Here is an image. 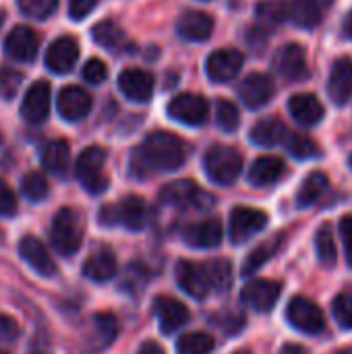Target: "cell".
Returning a JSON list of instances; mask_svg holds the SVG:
<instances>
[{"label":"cell","mask_w":352,"mask_h":354,"mask_svg":"<svg viewBox=\"0 0 352 354\" xmlns=\"http://www.w3.org/2000/svg\"><path fill=\"white\" fill-rule=\"evenodd\" d=\"M185 162L187 145L180 137L166 131H154L151 135H147L137 153L133 156V166L160 172H174Z\"/></svg>","instance_id":"1"},{"label":"cell","mask_w":352,"mask_h":354,"mask_svg":"<svg viewBox=\"0 0 352 354\" xmlns=\"http://www.w3.org/2000/svg\"><path fill=\"white\" fill-rule=\"evenodd\" d=\"M203 170L214 185L230 187L243 170V156L230 145H212L203 156Z\"/></svg>","instance_id":"2"},{"label":"cell","mask_w":352,"mask_h":354,"mask_svg":"<svg viewBox=\"0 0 352 354\" xmlns=\"http://www.w3.org/2000/svg\"><path fill=\"white\" fill-rule=\"evenodd\" d=\"M149 212L147 203L139 195H127L114 205H106L100 212V224L104 226H120L127 230H143L147 226Z\"/></svg>","instance_id":"3"},{"label":"cell","mask_w":352,"mask_h":354,"mask_svg":"<svg viewBox=\"0 0 352 354\" xmlns=\"http://www.w3.org/2000/svg\"><path fill=\"white\" fill-rule=\"evenodd\" d=\"M50 241L52 247L62 257H73L83 245V224L77 212L71 207H62L54 214L50 226Z\"/></svg>","instance_id":"4"},{"label":"cell","mask_w":352,"mask_h":354,"mask_svg":"<svg viewBox=\"0 0 352 354\" xmlns=\"http://www.w3.org/2000/svg\"><path fill=\"white\" fill-rule=\"evenodd\" d=\"M104 164H106V149L100 145L85 147L77 158L75 174H77L81 187L91 195L104 193L110 185V180L104 172Z\"/></svg>","instance_id":"5"},{"label":"cell","mask_w":352,"mask_h":354,"mask_svg":"<svg viewBox=\"0 0 352 354\" xmlns=\"http://www.w3.org/2000/svg\"><path fill=\"white\" fill-rule=\"evenodd\" d=\"M160 201L164 205L176 207V209H207L214 203V197L205 191H201L193 180H172L162 187Z\"/></svg>","instance_id":"6"},{"label":"cell","mask_w":352,"mask_h":354,"mask_svg":"<svg viewBox=\"0 0 352 354\" xmlns=\"http://www.w3.org/2000/svg\"><path fill=\"white\" fill-rule=\"evenodd\" d=\"M268 222H270V218L261 209L247 207V205L234 207L230 212V222H228V234H230L232 245H243V243L251 241L255 234L266 230Z\"/></svg>","instance_id":"7"},{"label":"cell","mask_w":352,"mask_h":354,"mask_svg":"<svg viewBox=\"0 0 352 354\" xmlns=\"http://www.w3.org/2000/svg\"><path fill=\"white\" fill-rule=\"evenodd\" d=\"M286 322L301 334L317 336L326 328V317L324 311L309 299L305 297H295L290 299L286 307Z\"/></svg>","instance_id":"8"},{"label":"cell","mask_w":352,"mask_h":354,"mask_svg":"<svg viewBox=\"0 0 352 354\" xmlns=\"http://www.w3.org/2000/svg\"><path fill=\"white\" fill-rule=\"evenodd\" d=\"M210 114V104L203 95L197 93H180L172 97L168 104V116L180 124L189 127H199L207 120Z\"/></svg>","instance_id":"9"},{"label":"cell","mask_w":352,"mask_h":354,"mask_svg":"<svg viewBox=\"0 0 352 354\" xmlns=\"http://www.w3.org/2000/svg\"><path fill=\"white\" fill-rule=\"evenodd\" d=\"M174 276H176L178 288L185 295H189L195 301L207 299V295L212 290V282H210V274H207L205 266H199V263L183 259V261L176 263Z\"/></svg>","instance_id":"10"},{"label":"cell","mask_w":352,"mask_h":354,"mask_svg":"<svg viewBox=\"0 0 352 354\" xmlns=\"http://www.w3.org/2000/svg\"><path fill=\"white\" fill-rule=\"evenodd\" d=\"M280 292L282 286L274 280H251L241 290V301L257 313H270L276 307Z\"/></svg>","instance_id":"11"},{"label":"cell","mask_w":352,"mask_h":354,"mask_svg":"<svg viewBox=\"0 0 352 354\" xmlns=\"http://www.w3.org/2000/svg\"><path fill=\"white\" fill-rule=\"evenodd\" d=\"M154 313L158 317L160 332L166 334V336L176 334L191 319V313H189L187 305H183L178 299H172V297H158L154 301Z\"/></svg>","instance_id":"12"},{"label":"cell","mask_w":352,"mask_h":354,"mask_svg":"<svg viewBox=\"0 0 352 354\" xmlns=\"http://www.w3.org/2000/svg\"><path fill=\"white\" fill-rule=\"evenodd\" d=\"M243 54L234 48H222V50H216L207 56V62H205V71H207V77L216 83H226V81H232L239 71L243 68Z\"/></svg>","instance_id":"13"},{"label":"cell","mask_w":352,"mask_h":354,"mask_svg":"<svg viewBox=\"0 0 352 354\" xmlns=\"http://www.w3.org/2000/svg\"><path fill=\"white\" fill-rule=\"evenodd\" d=\"M274 93H276V85L272 77L266 73H251L239 85V95L245 102V106L251 110L263 108L274 97Z\"/></svg>","instance_id":"14"},{"label":"cell","mask_w":352,"mask_h":354,"mask_svg":"<svg viewBox=\"0 0 352 354\" xmlns=\"http://www.w3.org/2000/svg\"><path fill=\"white\" fill-rule=\"evenodd\" d=\"M274 68L288 81H299L307 77V54L299 44H286L274 54Z\"/></svg>","instance_id":"15"},{"label":"cell","mask_w":352,"mask_h":354,"mask_svg":"<svg viewBox=\"0 0 352 354\" xmlns=\"http://www.w3.org/2000/svg\"><path fill=\"white\" fill-rule=\"evenodd\" d=\"M39 50V37L31 27L17 25L4 39V52L19 60V62H31L37 56Z\"/></svg>","instance_id":"16"},{"label":"cell","mask_w":352,"mask_h":354,"mask_svg":"<svg viewBox=\"0 0 352 354\" xmlns=\"http://www.w3.org/2000/svg\"><path fill=\"white\" fill-rule=\"evenodd\" d=\"M77 58H79V44L71 35H60L50 44L46 52V64L56 75L68 73L77 64Z\"/></svg>","instance_id":"17"},{"label":"cell","mask_w":352,"mask_h":354,"mask_svg":"<svg viewBox=\"0 0 352 354\" xmlns=\"http://www.w3.org/2000/svg\"><path fill=\"white\" fill-rule=\"evenodd\" d=\"M50 112V85L46 81H35L23 102H21V116L31 122V124H39L48 118Z\"/></svg>","instance_id":"18"},{"label":"cell","mask_w":352,"mask_h":354,"mask_svg":"<svg viewBox=\"0 0 352 354\" xmlns=\"http://www.w3.org/2000/svg\"><path fill=\"white\" fill-rule=\"evenodd\" d=\"M56 108H58V114L64 120L77 122V120H81V118H85L89 114V110H91V95L85 89H81V87L68 85V87H64L58 93Z\"/></svg>","instance_id":"19"},{"label":"cell","mask_w":352,"mask_h":354,"mask_svg":"<svg viewBox=\"0 0 352 354\" xmlns=\"http://www.w3.org/2000/svg\"><path fill=\"white\" fill-rule=\"evenodd\" d=\"M118 89L133 102H147L154 93V77L143 68H124L118 75Z\"/></svg>","instance_id":"20"},{"label":"cell","mask_w":352,"mask_h":354,"mask_svg":"<svg viewBox=\"0 0 352 354\" xmlns=\"http://www.w3.org/2000/svg\"><path fill=\"white\" fill-rule=\"evenodd\" d=\"M19 255H21V259H23L35 274H39V276H44V278H50V276L56 274V263H54V259L50 257L48 249H46L35 236H25V239H21V243H19Z\"/></svg>","instance_id":"21"},{"label":"cell","mask_w":352,"mask_h":354,"mask_svg":"<svg viewBox=\"0 0 352 354\" xmlns=\"http://www.w3.org/2000/svg\"><path fill=\"white\" fill-rule=\"evenodd\" d=\"M185 243L193 249H216L222 243V224L216 218H207L185 228Z\"/></svg>","instance_id":"22"},{"label":"cell","mask_w":352,"mask_h":354,"mask_svg":"<svg viewBox=\"0 0 352 354\" xmlns=\"http://www.w3.org/2000/svg\"><path fill=\"white\" fill-rule=\"evenodd\" d=\"M214 31V19L203 10H187L176 23V33L187 41H205Z\"/></svg>","instance_id":"23"},{"label":"cell","mask_w":352,"mask_h":354,"mask_svg":"<svg viewBox=\"0 0 352 354\" xmlns=\"http://www.w3.org/2000/svg\"><path fill=\"white\" fill-rule=\"evenodd\" d=\"M328 93L334 104L344 106L352 97V60L351 58H338L330 71L328 79Z\"/></svg>","instance_id":"24"},{"label":"cell","mask_w":352,"mask_h":354,"mask_svg":"<svg viewBox=\"0 0 352 354\" xmlns=\"http://www.w3.org/2000/svg\"><path fill=\"white\" fill-rule=\"evenodd\" d=\"M288 110H290V116L303 127L319 124L324 114H326L324 104L313 93H297V95H293L290 102H288Z\"/></svg>","instance_id":"25"},{"label":"cell","mask_w":352,"mask_h":354,"mask_svg":"<svg viewBox=\"0 0 352 354\" xmlns=\"http://www.w3.org/2000/svg\"><path fill=\"white\" fill-rule=\"evenodd\" d=\"M284 170H286L284 160H280L276 156H263V158H257L251 164L247 180H249V185H253L257 189L272 187V185H276L282 178Z\"/></svg>","instance_id":"26"},{"label":"cell","mask_w":352,"mask_h":354,"mask_svg":"<svg viewBox=\"0 0 352 354\" xmlns=\"http://www.w3.org/2000/svg\"><path fill=\"white\" fill-rule=\"evenodd\" d=\"M116 257L110 249H98L83 263V276L91 282H108L116 276Z\"/></svg>","instance_id":"27"},{"label":"cell","mask_w":352,"mask_h":354,"mask_svg":"<svg viewBox=\"0 0 352 354\" xmlns=\"http://www.w3.org/2000/svg\"><path fill=\"white\" fill-rule=\"evenodd\" d=\"M91 326H93V334L89 338L87 351L89 353H100V351L108 348L114 342V338L118 334V322L110 313H95L93 319H91Z\"/></svg>","instance_id":"28"},{"label":"cell","mask_w":352,"mask_h":354,"mask_svg":"<svg viewBox=\"0 0 352 354\" xmlns=\"http://www.w3.org/2000/svg\"><path fill=\"white\" fill-rule=\"evenodd\" d=\"M41 166L52 174H64L71 162V147L64 139H52L48 141L39 151Z\"/></svg>","instance_id":"29"},{"label":"cell","mask_w":352,"mask_h":354,"mask_svg":"<svg viewBox=\"0 0 352 354\" xmlns=\"http://www.w3.org/2000/svg\"><path fill=\"white\" fill-rule=\"evenodd\" d=\"M286 135H288V131H286L282 120H278V118H263V120H259L251 129L249 139L255 145H259V147H274V145L284 143Z\"/></svg>","instance_id":"30"},{"label":"cell","mask_w":352,"mask_h":354,"mask_svg":"<svg viewBox=\"0 0 352 354\" xmlns=\"http://www.w3.org/2000/svg\"><path fill=\"white\" fill-rule=\"evenodd\" d=\"M288 19L301 29H313L322 21V6L315 0H293L288 4Z\"/></svg>","instance_id":"31"},{"label":"cell","mask_w":352,"mask_h":354,"mask_svg":"<svg viewBox=\"0 0 352 354\" xmlns=\"http://www.w3.org/2000/svg\"><path fill=\"white\" fill-rule=\"evenodd\" d=\"M328 187H330V178H328L326 172H319V170L311 172V174L303 180V185L299 187L297 205H299V207H311V205L328 191Z\"/></svg>","instance_id":"32"},{"label":"cell","mask_w":352,"mask_h":354,"mask_svg":"<svg viewBox=\"0 0 352 354\" xmlns=\"http://www.w3.org/2000/svg\"><path fill=\"white\" fill-rule=\"evenodd\" d=\"M91 37L98 46L110 50V52H118L127 46V37L124 31L114 23V21H100L93 29H91Z\"/></svg>","instance_id":"33"},{"label":"cell","mask_w":352,"mask_h":354,"mask_svg":"<svg viewBox=\"0 0 352 354\" xmlns=\"http://www.w3.org/2000/svg\"><path fill=\"white\" fill-rule=\"evenodd\" d=\"M280 247H282V236H274L272 241H266L259 247H255L243 263V276H251L259 268H263L278 253Z\"/></svg>","instance_id":"34"},{"label":"cell","mask_w":352,"mask_h":354,"mask_svg":"<svg viewBox=\"0 0 352 354\" xmlns=\"http://www.w3.org/2000/svg\"><path fill=\"white\" fill-rule=\"evenodd\" d=\"M214 348L216 340L201 332H191L176 340V354H212Z\"/></svg>","instance_id":"35"},{"label":"cell","mask_w":352,"mask_h":354,"mask_svg":"<svg viewBox=\"0 0 352 354\" xmlns=\"http://www.w3.org/2000/svg\"><path fill=\"white\" fill-rule=\"evenodd\" d=\"M315 251H317V259L324 268H332L336 266V243H334V232L330 224H322V228L315 234Z\"/></svg>","instance_id":"36"},{"label":"cell","mask_w":352,"mask_h":354,"mask_svg":"<svg viewBox=\"0 0 352 354\" xmlns=\"http://www.w3.org/2000/svg\"><path fill=\"white\" fill-rule=\"evenodd\" d=\"M207 274H210V282L212 288H216L218 292H228V288L232 286V266L226 259H214L205 266Z\"/></svg>","instance_id":"37"},{"label":"cell","mask_w":352,"mask_h":354,"mask_svg":"<svg viewBox=\"0 0 352 354\" xmlns=\"http://www.w3.org/2000/svg\"><path fill=\"white\" fill-rule=\"evenodd\" d=\"M21 191H23V195H25L29 201H33V203L44 201V199L48 197V191H50L48 178H46L41 172H29V174H25L23 180H21Z\"/></svg>","instance_id":"38"},{"label":"cell","mask_w":352,"mask_h":354,"mask_svg":"<svg viewBox=\"0 0 352 354\" xmlns=\"http://www.w3.org/2000/svg\"><path fill=\"white\" fill-rule=\"evenodd\" d=\"M216 122L224 133H234L241 124V114L234 102L230 100H220L216 106Z\"/></svg>","instance_id":"39"},{"label":"cell","mask_w":352,"mask_h":354,"mask_svg":"<svg viewBox=\"0 0 352 354\" xmlns=\"http://www.w3.org/2000/svg\"><path fill=\"white\" fill-rule=\"evenodd\" d=\"M286 149H288V153H290L293 158H297V160H311V158H315V156L319 153L317 143H315L311 137L301 135V133L288 137Z\"/></svg>","instance_id":"40"},{"label":"cell","mask_w":352,"mask_h":354,"mask_svg":"<svg viewBox=\"0 0 352 354\" xmlns=\"http://www.w3.org/2000/svg\"><path fill=\"white\" fill-rule=\"evenodd\" d=\"M257 17L263 27L268 25H278L284 19H288V4L286 2H263L257 6Z\"/></svg>","instance_id":"41"},{"label":"cell","mask_w":352,"mask_h":354,"mask_svg":"<svg viewBox=\"0 0 352 354\" xmlns=\"http://www.w3.org/2000/svg\"><path fill=\"white\" fill-rule=\"evenodd\" d=\"M58 6V0H19V8L23 15L31 19H48Z\"/></svg>","instance_id":"42"},{"label":"cell","mask_w":352,"mask_h":354,"mask_svg":"<svg viewBox=\"0 0 352 354\" xmlns=\"http://www.w3.org/2000/svg\"><path fill=\"white\" fill-rule=\"evenodd\" d=\"M332 313L342 330H352V295H338L332 303Z\"/></svg>","instance_id":"43"},{"label":"cell","mask_w":352,"mask_h":354,"mask_svg":"<svg viewBox=\"0 0 352 354\" xmlns=\"http://www.w3.org/2000/svg\"><path fill=\"white\" fill-rule=\"evenodd\" d=\"M21 81H23V75L17 68L2 66L0 68V93H2V97H6V100L15 97L17 89L21 87Z\"/></svg>","instance_id":"44"},{"label":"cell","mask_w":352,"mask_h":354,"mask_svg":"<svg viewBox=\"0 0 352 354\" xmlns=\"http://www.w3.org/2000/svg\"><path fill=\"white\" fill-rule=\"evenodd\" d=\"M81 75H83V79H85L87 83H91V85H100V83H104V81H106V77H108V66H106V62H104V60H100V58H91V60H87V62L83 64Z\"/></svg>","instance_id":"45"},{"label":"cell","mask_w":352,"mask_h":354,"mask_svg":"<svg viewBox=\"0 0 352 354\" xmlns=\"http://www.w3.org/2000/svg\"><path fill=\"white\" fill-rule=\"evenodd\" d=\"M17 214V197L12 189L0 178V218H12Z\"/></svg>","instance_id":"46"},{"label":"cell","mask_w":352,"mask_h":354,"mask_svg":"<svg viewBox=\"0 0 352 354\" xmlns=\"http://www.w3.org/2000/svg\"><path fill=\"white\" fill-rule=\"evenodd\" d=\"M17 338H19V324L12 317L0 313V342H15Z\"/></svg>","instance_id":"47"},{"label":"cell","mask_w":352,"mask_h":354,"mask_svg":"<svg viewBox=\"0 0 352 354\" xmlns=\"http://www.w3.org/2000/svg\"><path fill=\"white\" fill-rule=\"evenodd\" d=\"M340 236H342L346 261H349V266L352 268V216H344L340 220Z\"/></svg>","instance_id":"48"},{"label":"cell","mask_w":352,"mask_h":354,"mask_svg":"<svg viewBox=\"0 0 352 354\" xmlns=\"http://www.w3.org/2000/svg\"><path fill=\"white\" fill-rule=\"evenodd\" d=\"M95 4L98 0H68V15L73 19H85Z\"/></svg>","instance_id":"49"},{"label":"cell","mask_w":352,"mask_h":354,"mask_svg":"<svg viewBox=\"0 0 352 354\" xmlns=\"http://www.w3.org/2000/svg\"><path fill=\"white\" fill-rule=\"evenodd\" d=\"M268 39H270V33H268V29L261 25V27H255V29H249V33H247V41H249V46L253 48V50H261L266 44H268Z\"/></svg>","instance_id":"50"},{"label":"cell","mask_w":352,"mask_h":354,"mask_svg":"<svg viewBox=\"0 0 352 354\" xmlns=\"http://www.w3.org/2000/svg\"><path fill=\"white\" fill-rule=\"evenodd\" d=\"M137 354H166V353H164V348H162L158 342H151V340H147V342H143V344L139 346Z\"/></svg>","instance_id":"51"},{"label":"cell","mask_w":352,"mask_h":354,"mask_svg":"<svg viewBox=\"0 0 352 354\" xmlns=\"http://www.w3.org/2000/svg\"><path fill=\"white\" fill-rule=\"evenodd\" d=\"M280 354H307V351L303 348V346H299V344H286Z\"/></svg>","instance_id":"52"},{"label":"cell","mask_w":352,"mask_h":354,"mask_svg":"<svg viewBox=\"0 0 352 354\" xmlns=\"http://www.w3.org/2000/svg\"><path fill=\"white\" fill-rule=\"evenodd\" d=\"M344 33L352 39V10L346 15V19H344Z\"/></svg>","instance_id":"53"},{"label":"cell","mask_w":352,"mask_h":354,"mask_svg":"<svg viewBox=\"0 0 352 354\" xmlns=\"http://www.w3.org/2000/svg\"><path fill=\"white\" fill-rule=\"evenodd\" d=\"M315 2H317V4H319L322 8H324V6H330V4H332V0H315Z\"/></svg>","instance_id":"54"},{"label":"cell","mask_w":352,"mask_h":354,"mask_svg":"<svg viewBox=\"0 0 352 354\" xmlns=\"http://www.w3.org/2000/svg\"><path fill=\"white\" fill-rule=\"evenodd\" d=\"M2 25H4V10H0V29H2Z\"/></svg>","instance_id":"55"},{"label":"cell","mask_w":352,"mask_h":354,"mask_svg":"<svg viewBox=\"0 0 352 354\" xmlns=\"http://www.w3.org/2000/svg\"><path fill=\"white\" fill-rule=\"evenodd\" d=\"M234 354H251L249 351H239V353H234Z\"/></svg>","instance_id":"56"},{"label":"cell","mask_w":352,"mask_h":354,"mask_svg":"<svg viewBox=\"0 0 352 354\" xmlns=\"http://www.w3.org/2000/svg\"><path fill=\"white\" fill-rule=\"evenodd\" d=\"M340 354H352V348H349V351H342Z\"/></svg>","instance_id":"57"},{"label":"cell","mask_w":352,"mask_h":354,"mask_svg":"<svg viewBox=\"0 0 352 354\" xmlns=\"http://www.w3.org/2000/svg\"><path fill=\"white\" fill-rule=\"evenodd\" d=\"M349 166L352 168V153H351V158H349Z\"/></svg>","instance_id":"58"},{"label":"cell","mask_w":352,"mask_h":354,"mask_svg":"<svg viewBox=\"0 0 352 354\" xmlns=\"http://www.w3.org/2000/svg\"><path fill=\"white\" fill-rule=\"evenodd\" d=\"M33 354H44V353H33Z\"/></svg>","instance_id":"59"},{"label":"cell","mask_w":352,"mask_h":354,"mask_svg":"<svg viewBox=\"0 0 352 354\" xmlns=\"http://www.w3.org/2000/svg\"><path fill=\"white\" fill-rule=\"evenodd\" d=\"M0 141H2V135H0Z\"/></svg>","instance_id":"60"},{"label":"cell","mask_w":352,"mask_h":354,"mask_svg":"<svg viewBox=\"0 0 352 354\" xmlns=\"http://www.w3.org/2000/svg\"><path fill=\"white\" fill-rule=\"evenodd\" d=\"M0 354H4V353H2V351H0Z\"/></svg>","instance_id":"61"}]
</instances>
